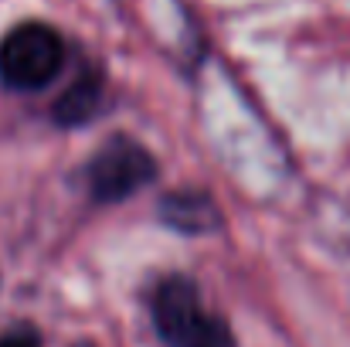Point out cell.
<instances>
[{
    "mask_svg": "<svg viewBox=\"0 0 350 347\" xmlns=\"http://www.w3.org/2000/svg\"><path fill=\"white\" fill-rule=\"evenodd\" d=\"M0 347H41V337L31 327H17V331H10V334L0 337Z\"/></svg>",
    "mask_w": 350,
    "mask_h": 347,
    "instance_id": "6",
    "label": "cell"
},
{
    "mask_svg": "<svg viewBox=\"0 0 350 347\" xmlns=\"http://www.w3.org/2000/svg\"><path fill=\"white\" fill-rule=\"evenodd\" d=\"M65 62L62 34L41 21H24L0 41V82L14 92L44 89Z\"/></svg>",
    "mask_w": 350,
    "mask_h": 347,
    "instance_id": "2",
    "label": "cell"
},
{
    "mask_svg": "<svg viewBox=\"0 0 350 347\" xmlns=\"http://www.w3.org/2000/svg\"><path fill=\"white\" fill-rule=\"evenodd\" d=\"M99 96H103V79L96 72H82L55 103V119L62 126H79V123L92 119L99 110Z\"/></svg>",
    "mask_w": 350,
    "mask_h": 347,
    "instance_id": "5",
    "label": "cell"
},
{
    "mask_svg": "<svg viewBox=\"0 0 350 347\" xmlns=\"http://www.w3.org/2000/svg\"><path fill=\"white\" fill-rule=\"evenodd\" d=\"M160 218L177 231L187 235H204L221 225V215L215 208V201L204 191H174L160 201Z\"/></svg>",
    "mask_w": 350,
    "mask_h": 347,
    "instance_id": "4",
    "label": "cell"
},
{
    "mask_svg": "<svg viewBox=\"0 0 350 347\" xmlns=\"http://www.w3.org/2000/svg\"><path fill=\"white\" fill-rule=\"evenodd\" d=\"M153 331L167 347H238L225 317L211 313L187 276H167L150 296Z\"/></svg>",
    "mask_w": 350,
    "mask_h": 347,
    "instance_id": "1",
    "label": "cell"
},
{
    "mask_svg": "<svg viewBox=\"0 0 350 347\" xmlns=\"http://www.w3.org/2000/svg\"><path fill=\"white\" fill-rule=\"evenodd\" d=\"M153 177H157V160L150 157L146 146H139L129 136L106 140L85 167V188L99 205H113L136 194Z\"/></svg>",
    "mask_w": 350,
    "mask_h": 347,
    "instance_id": "3",
    "label": "cell"
},
{
    "mask_svg": "<svg viewBox=\"0 0 350 347\" xmlns=\"http://www.w3.org/2000/svg\"><path fill=\"white\" fill-rule=\"evenodd\" d=\"M75 347H92V344H75Z\"/></svg>",
    "mask_w": 350,
    "mask_h": 347,
    "instance_id": "7",
    "label": "cell"
}]
</instances>
